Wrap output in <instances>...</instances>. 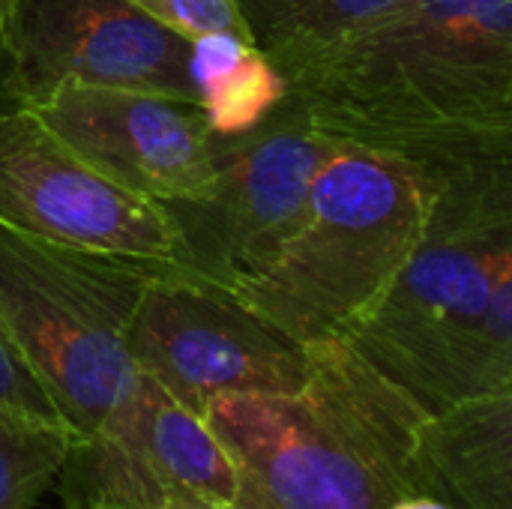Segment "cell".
<instances>
[{
	"label": "cell",
	"instance_id": "6da1fadb",
	"mask_svg": "<svg viewBox=\"0 0 512 509\" xmlns=\"http://www.w3.org/2000/svg\"><path fill=\"white\" fill-rule=\"evenodd\" d=\"M423 165V237L339 339L432 414L512 390V138Z\"/></svg>",
	"mask_w": 512,
	"mask_h": 509
},
{
	"label": "cell",
	"instance_id": "7a4b0ae2",
	"mask_svg": "<svg viewBox=\"0 0 512 509\" xmlns=\"http://www.w3.org/2000/svg\"><path fill=\"white\" fill-rule=\"evenodd\" d=\"M330 135L423 159L512 138V0H396L285 78Z\"/></svg>",
	"mask_w": 512,
	"mask_h": 509
},
{
	"label": "cell",
	"instance_id": "3957f363",
	"mask_svg": "<svg viewBox=\"0 0 512 509\" xmlns=\"http://www.w3.org/2000/svg\"><path fill=\"white\" fill-rule=\"evenodd\" d=\"M312 348L291 396H222L207 426L237 471L234 509H384L426 495L417 426L429 414L342 339Z\"/></svg>",
	"mask_w": 512,
	"mask_h": 509
},
{
	"label": "cell",
	"instance_id": "277c9868",
	"mask_svg": "<svg viewBox=\"0 0 512 509\" xmlns=\"http://www.w3.org/2000/svg\"><path fill=\"white\" fill-rule=\"evenodd\" d=\"M432 204V171L402 153L345 144L264 273L234 294L300 345L339 339L393 282Z\"/></svg>",
	"mask_w": 512,
	"mask_h": 509
},
{
	"label": "cell",
	"instance_id": "5b68a950",
	"mask_svg": "<svg viewBox=\"0 0 512 509\" xmlns=\"http://www.w3.org/2000/svg\"><path fill=\"white\" fill-rule=\"evenodd\" d=\"M159 264L0 225V327L78 435L93 432L138 384L126 330Z\"/></svg>",
	"mask_w": 512,
	"mask_h": 509
},
{
	"label": "cell",
	"instance_id": "8992f818",
	"mask_svg": "<svg viewBox=\"0 0 512 509\" xmlns=\"http://www.w3.org/2000/svg\"><path fill=\"white\" fill-rule=\"evenodd\" d=\"M345 144L285 87L252 126L216 135L213 180L198 198L162 204L177 237L168 264L225 291L252 282L291 240L318 171Z\"/></svg>",
	"mask_w": 512,
	"mask_h": 509
},
{
	"label": "cell",
	"instance_id": "52a82bcc",
	"mask_svg": "<svg viewBox=\"0 0 512 509\" xmlns=\"http://www.w3.org/2000/svg\"><path fill=\"white\" fill-rule=\"evenodd\" d=\"M126 351L192 414L222 396H291L312 375V348L252 312L234 291L192 279L162 261L147 282Z\"/></svg>",
	"mask_w": 512,
	"mask_h": 509
},
{
	"label": "cell",
	"instance_id": "ba28073f",
	"mask_svg": "<svg viewBox=\"0 0 512 509\" xmlns=\"http://www.w3.org/2000/svg\"><path fill=\"white\" fill-rule=\"evenodd\" d=\"M6 33L21 108L63 84L204 99L198 42L129 0H9Z\"/></svg>",
	"mask_w": 512,
	"mask_h": 509
},
{
	"label": "cell",
	"instance_id": "9c48e42d",
	"mask_svg": "<svg viewBox=\"0 0 512 509\" xmlns=\"http://www.w3.org/2000/svg\"><path fill=\"white\" fill-rule=\"evenodd\" d=\"M57 492L66 509H165L180 495L231 504L237 471L207 420L138 372L126 402L72 438Z\"/></svg>",
	"mask_w": 512,
	"mask_h": 509
},
{
	"label": "cell",
	"instance_id": "30bf717a",
	"mask_svg": "<svg viewBox=\"0 0 512 509\" xmlns=\"http://www.w3.org/2000/svg\"><path fill=\"white\" fill-rule=\"evenodd\" d=\"M0 225L132 261H171L177 252L159 201L105 177L30 108L0 117Z\"/></svg>",
	"mask_w": 512,
	"mask_h": 509
},
{
	"label": "cell",
	"instance_id": "8fae6325",
	"mask_svg": "<svg viewBox=\"0 0 512 509\" xmlns=\"http://www.w3.org/2000/svg\"><path fill=\"white\" fill-rule=\"evenodd\" d=\"M30 111L105 177L159 204L198 198L213 180L219 132L201 102L63 84Z\"/></svg>",
	"mask_w": 512,
	"mask_h": 509
},
{
	"label": "cell",
	"instance_id": "7c38bea8",
	"mask_svg": "<svg viewBox=\"0 0 512 509\" xmlns=\"http://www.w3.org/2000/svg\"><path fill=\"white\" fill-rule=\"evenodd\" d=\"M414 450L423 492L447 509H512V390L426 414Z\"/></svg>",
	"mask_w": 512,
	"mask_h": 509
},
{
	"label": "cell",
	"instance_id": "4fadbf2b",
	"mask_svg": "<svg viewBox=\"0 0 512 509\" xmlns=\"http://www.w3.org/2000/svg\"><path fill=\"white\" fill-rule=\"evenodd\" d=\"M393 3L396 0H234L252 48L282 81L384 15Z\"/></svg>",
	"mask_w": 512,
	"mask_h": 509
},
{
	"label": "cell",
	"instance_id": "5bb4252c",
	"mask_svg": "<svg viewBox=\"0 0 512 509\" xmlns=\"http://www.w3.org/2000/svg\"><path fill=\"white\" fill-rule=\"evenodd\" d=\"M78 432L0 408V509H33L69 453Z\"/></svg>",
	"mask_w": 512,
	"mask_h": 509
},
{
	"label": "cell",
	"instance_id": "9a60e30c",
	"mask_svg": "<svg viewBox=\"0 0 512 509\" xmlns=\"http://www.w3.org/2000/svg\"><path fill=\"white\" fill-rule=\"evenodd\" d=\"M129 3L189 42L231 39L240 45H252L234 0H129Z\"/></svg>",
	"mask_w": 512,
	"mask_h": 509
},
{
	"label": "cell",
	"instance_id": "2e32d148",
	"mask_svg": "<svg viewBox=\"0 0 512 509\" xmlns=\"http://www.w3.org/2000/svg\"><path fill=\"white\" fill-rule=\"evenodd\" d=\"M0 408L51 420V423H66L57 405L51 402L48 390L42 387V381L36 378V372L30 369V363L24 360V354L18 351V345L9 339L3 327H0Z\"/></svg>",
	"mask_w": 512,
	"mask_h": 509
},
{
	"label": "cell",
	"instance_id": "e0dca14e",
	"mask_svg": "<svg viewBox=\"0 0 512 509\" xmlns=\"http://www.w3.org/2000/svg\"><path fill=\"white\" fill-rule=\"evenodd\" d=\"M6 18H9V0H0V117L6 111L21 108L18 90H15V66H12V48H9Z\"/></svg>",
	"mask_w": 512,
	"mask_h": 509
},
{
	"label": "cell",
	"instance_id": "ac0fdd59",
	"mask_svg": "<svg viewBox=\"0 0 512 509\" xmlns=\"http://www.w3.org/2000/svg\"><path fill=\"white\" fill-rule=\"evenodd\" d=\"M165 509H234L231 504H219V501H207V498H192V495H180L171 498Z\"/></svg>",
	"mask_w": 512,
	"mask_h": 509
},
{
	"label": "cell",
	"instance_id": "d6986e66",
	"mask_svg": "<svg viewBox=\"0 0 512 509\" xmlns=\"http://www.w3.org/2000/svg\"><path fill=\"white\" fill-rule=\"evenodd\" d=\"M384 509H447L438 498H429V495H414V498H402V501H393Z\"/></svg>",
	"mask_w": 512,
	"mask_h": 509
}]
</instances>
